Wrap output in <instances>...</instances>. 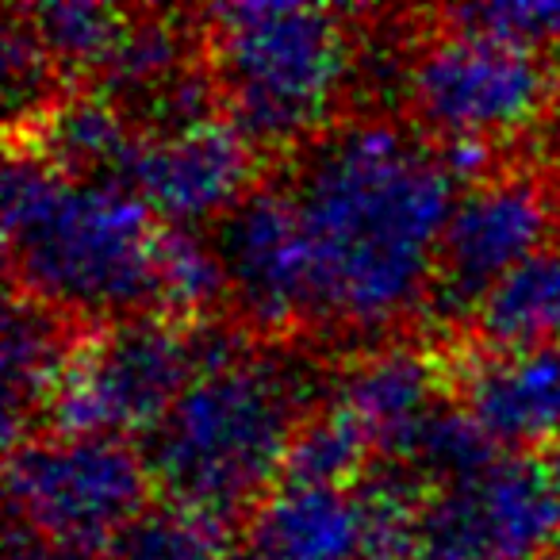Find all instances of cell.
Instances as JSON below:
<instances>
[{
    "mask_svg": "<svg viewBox=\"0 0 560 560\" xmlns=\"http://www.w3.org/2000/svg\"><path fill=\"white\" fill-rule=\"evenodd\" d=\"M457 180L442 147L392 119H338L296 150L284 185L312 254L315 327L381 335L430 304Z\"/></svg>",
    "mask_w": 560,
    "mask_h": 560,
    "instance_id": "6da1fadb",
    "label": "cell"
},
{
    "mask_svg": "<svg viewBox=\"0 0 560 560\" xmlns=\"http://www.w3.org/2000/svg\"><path fill=\"white\" fill-rule=\"evenodd\" d=\"M165 223L112 180H81L12 142L4 162V242L16 292L78 323L158 315Z\"/></svg>",
    "mask_w": 560,
    "mask_h": 560,
    "instance_id": "7a4b0ae2",
    "label": "cell"
},
{
    "mask_svg": "<svg viewBox=\"0 0 560 560\" xmlns=\"http://www.w3.org/2000/svg\"><path fill=\"white\" fill-rule=\"evenodd\" d=\"M312 373L254 346L192 376L142 442L165 503L226 522L269 495L292 438L312 415Z\"/></svg>",
    "mask_w": 560,
    "mask_h": 560,
    "instance_id": "3957f363",
    "label": "cell"
},
{
    "mask_svg": "<svg viewBox=\"0 0 560 560\" xmlns=\"http://www.w3.org/2000/svg\"><path fill=\"white\" fill-rule=\"evenodd\" d=\"M350 12L327 4L203 9V50L223 119L254 150H300L335 127L358 66Z\"/></svg>",
    "mask_w": 560,
    "mask_h": 560,
    "instance_id": "277c9868",
    "label": "cell"
},
{
    "mask_svg": "<svg viewBox=\"0 0 560 560\" xmlns=\"http://www.w3.org/2000/svg\"><path fill=\"white\" fill-rule=\"evenodd\" d=\"M422 32L404 58V96L415 131L442 150H495L518 139L557 96L549 55L503 35L457 24Z\"/></svg>",
    "mask_w": 560,
    "mask_h": 560,
    "instance_id": "5b68a950",
    "label": "cell"
},
{
    "mask_svg": "<svg viewBox=\"0 0 560 560\" xmlns=\"http://www.w3.org/2000/svg\"><path fill=\"white\" fill-rule=\"evenodd\" d=\"M142 450L101 434H27L9 450L12 526L50 545L104 557L119 529L150 506Z\"/></svg>",
    "mask_w": 560,
    "mask_h": 560,
    "instance_id": "8992f818",
    "label": "cell"
},
{
    "mask_svg": "<svg viewBox=\"0 0 560 560\" xmlns=\"http://www.w3.org/2000/svg\"><path fill=\"white\" fill-rule=\"evenodd\" d=\"M196 373V327L188 323L165 315L104 323L85 330L43 422L50 434L142 442Z\"/></svg>",
    "mask_w": 560,
    "mask_h": 560,
    "instance_id": "52a82bcc",
    "label": "cell"
},
{
    "mask_svg": "<svg viewBox=\"0 0 560 560\" xmlns=\"http://www.w3.org/2000/svg\"><path fill=\"white\" fill-rule=\"evenodd\" d=\"M560 541V491L526 453L430 488L415 529V560H541Z\"/></svg>",
    "mask_w": 560,
    "mask_h": 560,
    "instance_id": "ba28073f",
    "label": "cell"
},
{
    "mask_svg": "<svg viewBox=\"0 0 560 560\" xmlns=\"http://www.w3.org/2000/svg\"><path fill=\"white\" fill-rule=\"evenodd\" d=\"M211 249L223 265L226 307L257 338H289L315 327L312 254L284 177L257 180L211 223Z\"/></svg>",
    "mask_w": 560,
    "mask_h": 560,
    "instance_id": "9c48e42d",
    "label": "cell"
},
{
    "mask_svg": "<svg viewBox=\"0 0 560 560\" xmlns=\"http://www.w3.org/2000/svg\"><path fill=\"white\" fill-rule=\"evenodd\" d=\"M552 185L534 170L506 165L460 188L438 249L430 307L445 319H465L499 280L545 249L557 226Z\"/></svg>",
    "mask_w": 560,
    "mask_h": 560,
    "instance_id": "30bf717a",
    "label": "cell"
},
{
    "mask_svg": "<svg viewBox=\"0 0 560 560\" xmlns=\"http://www.w3.org/2000/svg\"><path fill=\"white\" fill-rule=\"evenodd\" d=\"M257 154L223 116L177 131L142 135L124 185L165 226L215 223L257 185Z\"/></svg>",
    "mask_w": 560,
    "mask_h": 560,
    "instance_id": "8fae6325",
    "label": "cell"
},
{
    "mask_svg": "<svg viewBox=\"0 0 560 560\" xmlns=\"http://www.w3.org/2000/svg\"><path fill=\"white\" fill-rule=\"evenodd\" d=\"M453 404L488 434L499 453H545L560 442V346L476 350L450 358Z\"/></svg>",
    "mask_w": 560,
    "mask_h": 560,
    "instance_id": "7c38bea8",
    "label": "cell"
},
{
    "mask_svg": "<svg viewBox=\"0 0 560 560\" xmlns=\"http://www.w3.org/2000/svg\"><path fill=\"white\" fill-rule=\"evenodd\" d=\"M450 369L419 346H376L338 373V396L381 457L404 465L430 415L445 404Z\"/></svg>",
    "mask_w": 560,
    "mask_h": 560,
    "instance_id": "4fadbf2b",
    "label": "cell"
},
{
    "mask_svg": "<svg viewBox=\"0 0 560 560\" xmlns=\"http://www.w3.org/2000/svg\"><path fill=\"white\" fill-rule=\"evenodd\" d=\"M246 545L265 560H365L358 491L277 483L249 511Z\"/></svg>",
    "mask_w": 560,
    "mask_h": 560,
    "instance_id": "5bb4252c",
    "label": "cell"
},
{
    "mask_svg": "<svg viewBox=\"0 0 560 560\" xmlns=\"http://www.w3.org/2000/svg\"><path fill=\"white\" fill-rule=\"evenodd\" d=\"M85 323L55 312L50 304L12 292L4 312V427L9 450L24 442V430L43 419L85 338Z\"/></svg>",
    "mask_w": 560,
    "mask_h": 560,
    "instance_id": "9a60e30c",
    "label": "cell"
},
{
    "mask_svg": "<svg viewBox=\"0 0 560 560\" xmlns=\"http://www.w3.org/2000/svg\"><path fill=\"white\" fill-rule=\"evenodd\" d=\"M20 147L35 150L43 162L81 180H112L124 185L142 135L131 131V119L119 104L101 93H66L39 119L12 131Z\"/></svg>",
    "mask_w": 560,
    "mask_h": 560,
    "instance_id": "2e32d148",
    "label": "cell"
},
{
    "mask_svg": "<svg viewBox=\"0 0 560 560\" xmlns=\"http://www.w3.org/2000/svg\"><path fill=\"white\" fill-rule=\"evenodd\" d=\"M476 350H541L560 346V242L514 265L468 315Z\"/></svg>",
    "mask_w": 560,
    "mask_h": 560,
    "instance_id": "e0dca14e",
    "label": "cell"
},
{
    "mask_svg": "<svg viewBox=\"0 0 560 560\" xmlns=\"http://www.w3.org/2000/svg\"><path fill=\"white\" fill-rule=\"evenodd\" d=\"M20 12L62 78L66 73L96 78L131 24V12L116 4H96V0H55V4H35Z\"/></svg>",
    "mask_w": 560,
    "mask_h": 560,
    "instance_id": "ac0fdd59",
    "label": "cell"
},
{
    "mask_svg": "<svg viewBox=\"0 0 560 560\" xmlns=\"http://www.w3.org/2000/svg\"><path fill=\"white\" fill-rule=\"evenodd\" d=\"M369 457H373V445H369L361 422L342 404L315 407L292 438L280 483H292V488H346L350 480L365 476Z\"/></svg>",
    "mask_w": 560,
    "mask_h": 560,
    "instance_id": "d6986e66",
    "label": "cell"
},
{
    "mask_svg": "<svg viewBox=\"0 0 560 560\" xmlns=\"http://www.w3.org/2000/svg\"><path fill=\"white\" fill-rule=\"evenodd\" d=\"M226 304V280L211 238L188 226H165L158 246V315L177 323H211Z\"/></svg>",
    "mask_w": 560,
    "mask_h": 560,
    "instance_id": "ffe728a7",
    "label": "cell"
},
{
    "mask_svg": "<svg viewBox=\"0 0 560 560\" xmlns=\"http://www.w3.org/2000/svg\"><path fill=\"white\" fill-rule=\"evenodd\" d=\"M223 534L219 518L162 499L119 529L104 560H219L226 552Z\"/></svg>",
    "mask_w": 560,
    "mask_h": 560,
    "instance_id": "44dd1931",
    "label": "cell"
},
{
    "mask_svg": "<svg viewBox=\"0 0 560 560\" xmlns=\"http://www.w3.org/2000/svg\"><path fill=\"white\" fill-rule=\"evenodd\" d=\"M495 457H499V450L488 442V434H483L457 404L445 399V404L430 415L422 434L415 438L411 457H407L404 465L411 468L427 488H442V483H457V480H465V476H476Z\"/></svg>",
    "mask_w": 560,
    "mask_h": 560,
    "instance_id": "7402d4cb",
    "label": "cell"
},
{
    "mask_svg": "<svg viewBox=\"0 0 560 560\" xmlns=\"http://www.w3.org/2000/svg\"><path fill=\"white\" fill-rule=\"evenodd\" d=\"M62 73L39 47L32 24L20 9H9L4 20V96H9V127L20 131L32 119H39L50 104H58L66 93H55V81Z\"/></svg>",
    "mask_w": 560,
    "mask_h": 560,
    "instance_id": "603a6c76",
    "label": "cell"
},
{
    "mask_svg": "<svg viewBox=\"0 0 560 560\" xmlns=\"http://www.w3.org/2000/svg\"><path fill=\"white\" fill-rule=\"evenodd\" d=\"M450 20L480 32L503 35L522 47H534L549 55L560 47V0H514V4H472V9H450Z\"/></svg>",
    "mask_w": 560,
    "mask_h": 560,
    "instance_id": "cb8c5ba5",
    "label": "cell"
},
{
    "mask_svg": "<svg viewBox=\"0 0 560 560\" xmlns=\"http://www.w3.org/2000/svg\"><path fill=\"white\" fill-rule=\"evenodd\" d=\"M537 460H541L545 472H549V480L557 483V491H560V442H552L545 453H537Z\"/></svg>",
    "mask_w": 560,
    "mask_h": 560,
    "instance_id": "d4e9b609",
    "label": "cell"
},
{
    "mask_svg": "<svg viewBox=\"0 0 560 560\" xmlns=\"http://www.w3.org/2000/svg\"><path fill=\"white\" fill-rule=\"evenodd\" d=\"M219 560H265V557L257 549H249L246 541H242V545H226V552Z\"/></svg>",
    "mask_w": 560,
    "mask_h": 560,
    "instance_id": "484cf974",
    "label": "cell"
},
{
    "mask_svg": "<svg viewBox=\"0 0 560 560\" xmlns=\"http://www.w3.org/2000/svg\"><path fill=\"white\" fill-rule=\"evenodd\" d=\"M549 560H560V541H557V549L549 552Z\"/></svg>",
    "mask_w": 560,
    "mask_h": 560,
    "instance_id": "4316f807",
    "label": "cell"
}]
</instances>
